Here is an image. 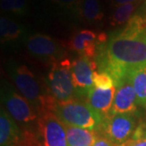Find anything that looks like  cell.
I'll return each mask as SVG.
<instances>
[{"instance_id":"6da1fadb","label":"cell","mask_w":146,"mask_h":146,"mask_svg":"<svg viewBox=\"0 0 146 146\" xmlns=\"http://www.w3.org/2000/svg\"><path fill=\"white\" fill-rule=\"evenodd\" d=\"M97 64L102 72L112 76L115 84L135 71L146 67V25L145 18L135 15L126 26L112 33L98 47Z\"/></svg>"},{"instance_id":"7a4b0ae2","label":"cell","mask_w":146,"mask_h":146,"mask_svg":"<svg viewBox=\"0 0 146 146\" xmlns=\"http://www.w3.org/2000/svg\"><path fill=\"white\" fill-rule=\"evenodd\" d=\"M53 112L66 126L90 130L98 131L104 119L87 102L76 99L67 102H57Z\"/></svg>"},{"instance_id":"3957f363","label":"cell","mask_w":146,"mask_h":146,"mask_svg":"<svg viewBox=\"0 0 146 146\" xmlns=\"http://www.w3.org/2000/svg\"><path fill=\"white\" fill-rule=\"evenodd\" d=\"M10 74L16 88L37 115L45 110L51 95L42 93L40 84L31 71L25 65H18L12 67Z\"/></svg>"},{"instance_id":"277c9868","label":"cell","mask_w":146,"mask_h":146,"mask_svg":"<svg viewBox=\"0 0 146 146\" xmlns=\"http://www.w3.org/2000/svg\"><path fill=\"white\" fill-rule=\"evenodd\" d=\"M50 94L58 102H67L76 100L72 76V63L63 58L52 63L48 74Z\"/></svg>"},{"instance_id":"5b68a950","label":"cell","mask_w":146,"mask_h":146,"mask_svg":"<svg viewBox=\"0 0 146 146\" xmlns=\"http://www.w3.org/2000/svg\"><path fill=\"white\" fill-rule=\"evenodd\" d=\"M136 130L135 115L121 114L106 116L96 131L111 141L115 146H121L130 141Z\"/></svg>"},{"instance_id":"8992f818","label":"cell","mask_w":146,"mask_h":146,"mask_svg":"<svg viewBox=\"0 0 146 146\" xmlns=\"http://www.w3.org/2000/svg\"><path fill=\"white\" fill-rule=\"evenodd\" d=\"M38 131L44 146H68L66 126L53 111L46 110L38 115Z\"/></svg>"},{"instance_id":"52a82bcc","label":"cell","mask_w":146,"mask_h":146,"mask_svg":"<svg viewBox=\"0 0 146 146\" xmlns=\"http://www.w3.org/2000/svg\"><path fill=\"white\" fill-rule=\"evenodd\" d=\"M27 47L33 57L51 64L63 59L65 51L63 46L51 36L36 33L27 41Z\"/></svg>"},{"instance_id":"ba28073f","label":"cell","mask_w":146,"mask_h":146,"mask_svg":"<svg viewBox=\"0 0 146 146\" xmlns=\"http://www.w3.org/2000/svg\"><path fill=\"white\" fill-rule=\"evenodd\" d=\"M2 103L9 115L21 123L28 124L38 119V115L31 104L11 88L3 90Z\"/></svg>"},{"instance_id":"9c48e42d","label":"cell","mask_w":146,"mask_h":146,"mask_svg":"<svg viewBox=\"0 0 146 146\" xmlns=\"http://www.w3.org/2000/svg\"><path fill=\"white\" fill-rule=\"evenodd\" d=\"M107 42V36L104 33H96L89 29H84L74 33L68 41L67 46L78 53L80 56L94 58L97 56L98 47Z\"/></svg>"},{"instance_id":"30bf717a","label":"cell","mask_w":146,"mask_h":146,"mask_svg":"<svg viewBox=\"0 0 146 146\" xmlns=\"http://www.w3.org/2000/svg\"><path fill=\"white\" fill-rule=\"evenodd\" d=\"M98 68L97 63L89 58L80 56L72 63V76L76 94L88 95L94 86L93 75Z\"/></svg>"},{"instance_id":"8fae6325","label":"cell","mask_w":146,"mask_h":146,"mask_svg":"<svg viewBox=\"0 0 146 146\" xmlns=\"http://www.w3.org/2000/svg\"><path fill=\"white\" fill-rule=\"evenodd\" d=\"M115 98L108 115L131 114L135 115L138 110L136 92L129 77L115 84ZM107 115V116H108Z\"/></svg>"},{"instance_id":"7c38bea8","label":"cell","mask_w":146,"mask_h":146,"mask_svg":"<svg viewBox=\"0 0 146 146\" xmlns=\"http://www.w3.org/2000/svg\"><path fill=\"white\" fill-rule=\"evenodd\" d=\"M115 86L109 89H102L94 86L89 90L86 102L104 119L109 115L111 110L115 98Z\"/></svg>"},{"instance_id":"4fadbf2b","label":"cell","mask_w":146,"mask_h":146,"mask_svg":"<svg viewBox=\"0 0 146 146\" xmlns=\"http://www.w3.org/2000/svg\"><path fill=\"white\" fill-rule=\"evenodd\" d=\"M21 136V131L15 119L3 106L0 112V146L17 145Z\"/></svg>"},{"instance_id":"5bb4252c","label":"cell","mask_w":146,"mask_h":146,"mask_svg":"<svg viewBox=\"0 0 146 146\" xmlns=\"http://www.w3.org/2000/svg\"><path fill=\"white\" fill-rule=\"evenodd\" d=\"M66 132L68 146H93L98 136L96 131L71 126H66Z\"/></svg>"},{"instance_id":"9a60e30c","label":"cell","mask_w":146,"mask_h":146,"mask_svg":"<svg viewBox=\"0 0 146 146\" xmlns=\"http://www.w3.org/2000/svg\"><path fill=\"white\" fill-rule=\"evenodd\" d=\"M78 12L89 24L99 23L104 18V11L98 0H84Z\"/></svg>"},{"instance_id":"2e32d148","label":"cell","mask_w":146,"mask_h":146,"mask_svg":"<svg viewBox=\"0 0 146 146\" xmlns=\"http://www.w3.org/2000/svg\"><path fill=\"white\" fill-rule=\"evenodd\" d=\"M23 33L24 28L17 22L5 16L0 18V38L2 43L17 40Z\"/></svg>"},{"instance_id":"e0dca14e","label":"cell","mask_w":146,"mask_h":146,"mask_svg":"<svg viewBox=\"0 0 146 146\" xmlns=\"http://www.w3.org/2000/svg\"><path fill=\"white\" fill-rule=\"evenodd\" d=\"M128 77L135 89L139 106L146 110V67L136 70Z\"/></svg>"},{"instance_id":"ac0fdd59","label":"cell","mask_w":146,"mask_h":146,"mask_svg":"<svg viewBox=\"0 0 146 146\" xmlns=\"http://www.w3.org/2000/svg\"><path fill=\"white\" fill-rule=\"evenodd\" d=\"M139 4L140 3H131L116 7L110 17V25L115 27L127 23Z\"/></svg>"},{"instance_id":"d6986e66","label":"cell","mask_w":146,"mask_h":146,"mask_svg":"<svg viewBox=\"0 0 146 146\" xmlns=\"http://www.w3.org/2000/svg\"><path fill=\"white\" fill-rule=\"evenodd\" d=\"M1 9L16 16H23L28 11L27 0H1Z\"/></svg>"},{"instance_id":"ffe728a7","label":"cell","mask_w":146,"mask_h":146,"mask_svg":"<svg viewBox=\"0 0 146 146\" xmlns=\"http://www.w3.org/2000/svg\"><path fill=\"white\" fill-rule=\"evenodd\" d=\"M93 81L95 87L102 89H109L115 87V80L112 76L106 72H94Z\"/></svg>"},{"instance_id":"44dd1931","label":"cell","mask_w":146,"mask_h":146,"mask_svg":"<svg viewBox=\"0 0 146 146\" xmlns=\"http://www.w3.org/2000/svg\"><path fill=\"white\" fill-rule=\"evenodd\" d=\"M17 146H42L35 134L29 129L21 131V136Z\"/></svg>"},{"instance_id":"7402d4cb","label":"cell","mask_w":146,"mask_h":146,"mask_svg":"<svg viewBox=\"0 0 146 146\" xmlns=\"http://www.w3.org/2000/svg\"><path fill=\"white\" fill-rule=\"evenodd\" d=\"M48 1L63 7H67L78 11L79 8L84 0H48Z\"/></svg>"},{"instance_id":"603a6c76","label":"cell","mask_w":146,"mask_h":146,"mask_svg":"<svg viewBox=\"0 0 146 146\" xmlns=\"http://www.w3.org/2000/svg\"><path fill=\"white\" fill-rule=\"evenodd\" d=\"M93 146H115L111 141H110L108 139H106L104 136H101L98 134L96 141L94 142Z\"/></svg>"},{"instance_id":"cb8c5ba5","label":"cell","mask_w":146,"mask_h":146,"mask_svg":"<svg viewBox=\"0 0 146 146\" xmlns=\"http://www.w3.org/2000/svg\"><path fill=\"white\" fill-rule=\"evenodd\" d=\"M121 146H146V139L145 138H141L137 140L131 139Z\"/></svg>"},{"instance_id":"d4e9b609","label":"cell","mask_w":146,"mask_h":146,"mask_svg":"<svg viewBox=\"0 0 146 146\" xmlns=\"http://www.w3.org/2000/svg\"><path fill=\"white\" fill-rule=\"evenodd\" d=\"M112 6L115 7L120 5H123L127 3H141V0H110Z\"/></svg>"},{"instance_id":"484cf974","label":"cell","mask_w":146,"mask_h":146,"mask_svg":"<svg viewBox=\"0 0 146 146\" xmlns=\"http://www.w3.org/2000/svg\"><path fill=\"white\" fill-rule=\"evenodd\" d=\"M135 139H141V138H145L146 139V127L145 130H143L142 128L137 127L136 128V132L134 134Z\"/></svg>"},{"instance_id":"4316f807","label":"cell","mask_w":146,"mask_h":146,"mask_svg":"<svg viewBox=\"0 0 146 146\" xmlns=\"http://www.w3.org/2000/svg\"><path fill=\"white\" fill-rule=\"evenodd\" d=\"M145 25H146V16L145 17Z\"/></svg>"},{"instance_id":"83f0119b","label":"cell","mask_w":146,"mask_h":146,"mask_svg":"<svg viewBox=\"0 0 146 146\" xmlns=\"http://www.w3.org/2000/svg\"><path fill=\"white\" fill-rule=\"evenodd\" d=\"M11 146H17V145H11Z\"/></svg>"}]
</instances>
